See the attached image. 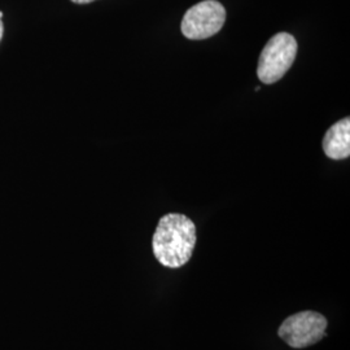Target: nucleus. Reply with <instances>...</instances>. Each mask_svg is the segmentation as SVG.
<instances>
[{
	"label": "nucleus",
	"mask_w": 350,
	"mask_h": 350,
	"mask_svg": "<svg viewBox=\"0 0 350 350\" xmlns=\"http://www.w3.org/2000/svg\"><path fill=\"white\" fill-rule=\"evenodd\" d=\"M226 8L217 0H204L188 10L180 30L191 40H201L215 36L226 23Z\"/></svg>",
	"instance_id": "4"
},
{
	"label": "nucleus",
	"mask_w": 350,
	"mask_h": 350,
	"mask_svg": "<svg viewBox=\"0 0 350 350\" xmlns=\"http://www.w3.org/2000/svg\"><path fill=\"white\" fill-rule=\"evenodd\" d=\"M325 156L332 160H345L350 156V118L345 117L331 126L323 138Z\"/></svg>",
	"instance_id": "5"
},
{
	"label": "nucleus",
	"mask_w": 350,
	"mask_h": 350,
	"mask_svg": "<svg viewBox=\"0 0 350 350\" xmlns=\"http://www.w3.org/2000/svg\"><path fill=\"white\" fill-rule=\"evenodd\" d=\"M75 4H88V3H92L95 0H72Z\"/></svg>",
	"instance_id": "6"
},
{
	"label": "nucleus",
	"mask_w": 350,
	"mask_h": 350,
	"mask_svg": "<svg viewBox=\"0 0 350 350\" xmlns=\"http://www.w3.org/2000/svg\"><path fill=\"white\" fill-rule=\"evenodd\" d=\"M3 33H4V25H3L1 20H0V40H1V38H3Z\"/></svg>",
	"instance_id": "7"
},
{
	"label": "nucleus",
	"mask_w": 350,
	"mask_h": 350,
	"mask_svg": "<svg viewBox=\"0 0 350 350\" xmlns=\"http://www.w3.org/2000/svg\"><path fill=\"white\" fill-rule=\"evenodd\" d=\"M327 325L328 322L325 315L305 310L288 317L279 327L278 335L289 347L304 349L325 338Z\"/></svg>",
	"instance_id": "3"
},
{
	"label": "nucleus",
	"mask_w": 350,
	"mask_h": 350,
	"mask_svg": "<svg viewBox=\"0 0 350 350\" xmlns=\"http://www.w3.org/2000/svg\"><path fill=\"white\" fill-rule=\"evenodd\" d=\"M196 245V226L185 214L169 213L156 227L152 250L165 267L179 269L191 260Z\"/></svg>",
	"instance_id": "1"
},
{
	"label": "nucleus",
	"mask_w": 350,
	"mask_h": 350,
	"mask_svg": "<svg viewBox=\"0 0 350 350\" xmlns=\"http://www.w3.org/2000/svg\"><path fill=\"white\" fill-rule=\"evenodd\" d=\"M297 42L288 33H278L263 47L260 55L257 75L265 85H273L282 79L295 63Z\"/></svg>",
	"instance_id": "2"
},
{
	"label": "nucleus",
	"mask_w": 350,
	"mask_h": 350,
	"mask_svg": "<svg viewBox=\"0 0 350 350\" xmlns=\"http://www.w3.org/2000/svg\"><path fill=\"white\" fill-rule=\"evenodd\" d=\"M1 17H3V13L0 12V20H1Z\"/></svg>",
	"instance_id": "8"
}]
</instances>
